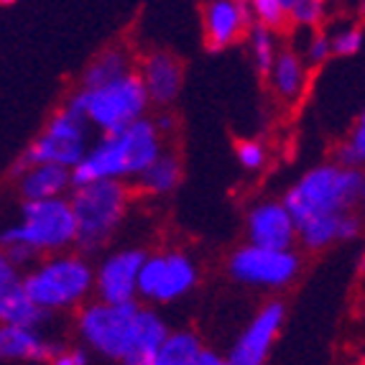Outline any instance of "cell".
Wrapping results in <instances>:
<instances>
[{"label": "cell", "mask_w": 365, "mask_h": 365, "mask_svg": "<svg viewBox=\"0 0 365 365\" xmlns=\"http://www.w3.org/2000/svg\"><path fill=\"white\" fill-rule=\"evenodd\" d=\"M164 153L161 148V130L148 118L128 125L120 133H108L87 151L82 164L72 169L74 187L105 179H138L148 166Z\"/></svg>", "instance_id": "cell-1"}, {"label": "cell", "mask_w": 365, "mask_h": 365, "mask_svg": "<svg viewBox=\"0 0 365 365\" xmlns=\"http://www.w3.org/2000/svg\"><path fill=\"white\" fill-rule=\"evenodd\" d=\"M365 187V171L358 166L324 164L307 171L287 195L284 205L294 215L297 225L317 215H342L360 205Z\"/></svg>", "instance_id": "cell-2"}, {"label": "cell", "mask_w": 365, "mask_h": 365, "mask_svg": "<svg viewBox=\"0 0 365 365\" xmlns=\"http://www.w3.org/2000/svg\"><path fill=\"white\" fill-rule=\"evenodd\" d=\"M67 105L82 113L90 120L92 128H98L103 135H108L120 133L128 125L138 123L140 118H146L151 98H148L140 72H130L103 87H92V90L79 87Z\"/></svg>", "instance_id": "cell-3"}, {"label": "cell", "mask_w": 365, "mask_h": 365, "mask_svg": "<svg viewBox=\"0 0 365 365\" xmlns=\"http://www.w3.org/2000/svg\"><path fill=\"white\" fill-rule=\"evenodd\" d=\"M79 227L69 197L26 200L21 205V222L3 230V245L24 243L38 253H61L77 243Z\"/></svg>", "instance_id": "cell-4"}, {"label": "cell", "mask_w": 365, "mask_h": 365, "mask_svg": "<svg viewBox=\"0 0 365 365\" xmlns=\"http://www.w3.org/2000/svg\"><path fill=\"white\" fill-rule=\"evenodd\" d=\"M72 207L77 215V248L95 253L108 243L128 207V187L115 179L72 187Z\"/></svg>", "instance_id": "cell-5"}, {"label": "cell", "mask_w": 365, "mask_h": 365, "mask_svg": "<svg viewBox=\"0 0 365 365\" xmlns=\"http://www.w3.org/2000/svg\"><path fill=\"white\" fill-rule=\"evenodd\" d=\"M24 289L46 312L72 309L95 289V274L82 256L56 253L24 276Z\"/></svg>", "instance_id": "cell-6"}, {"label": "cell", "mask_w": 365, "mask_h": 365, "mask_svg": "<svg viewBox=\"0 0 365 365\" xmlns=\"http://www.w3.org/2000/svg\"><path fill=\"white\" fill-rule=\"evenodd\" d=\"M87 138H90V120L82 113L64 105L49 118L43 133L13 164V177L19 179L24 171L36 164H56L74 169L87 156Z\"/></svg>", "instance_id": "cell-7"}, {"label": "cell", "mask_w": 365, "mask_h": 365, "mask_svg": "<svg viewBox=\"0 0 365 365\" xmlns=\"http://www.w3.org/2000/svg\"><path fill=\"white\" fill-rule=\"evenodd\" d=\"M138 302L128 304H110V302H92L82 307L77 314V332L87 347L108 360L120 363L133 350L138 337Z\"/></svg>", "instance_id": "cell-8"}, {"label": "cell", "mask_w": 365, "mask_h": 365, "mask_svg": "<svg viewBox=\"0 0 365 365\" xmlns=\"http://www.w3.org/2000/svg\"><path fill=\"white\" fill-rule=\"evenodd\" d=\"M299 256L294 250H274L261 245H243L232 250L227 271L237 284L258 289H284L289 287L299 274Z\"/></svg>", "instance_id": "cell-9"}, {"label": "cell", "mask_w": 365, "mask_h": 365, "mask_svg": "<svg viewBox=\"0 0 365 365\" xmlns=\"http://www.w3.org/2000/svg\"><path fill=\"white\" fill-rule=\"evenodd\" d=\"M197 284V266L184 253H153L140 268L138 297L153 304H169L182 299Z\"/></svg>", "instance_id": "cell-10"}, {"label": "cell", "mask_w": 365, "mask_h": 365, "mask_svg": "<svg viewBox=\"0 0 365 365\" xmlns=\"http://www.w3.org/2000/svg\"><path fill=\"white\" fill-rule=\"evenodd\" d=\"M146 253L135 248L115 250L100 263L95 274V292L100 302L110 304H128L138 297L140 268L146 263Z\"/></svg>", "instance_id": "cell-11"}, {"label": "cell", "mask_w": 365, "mask_h": 365, "mask_svg": "<svg viewBox=\"0 0 365 365\" xmlns=\"http://www.w3.org/2000/svg\"><path fill=\"white\" fill-rule=\"evenodd\" d=\"M284 317H287L284 302L263 304L261 312L248 322V327L240 332L227 360L235 365H266L268 353H271L276 335H279L281 324H284Z\"/></svg>", "instance_id": "cell-12"}, {"label": "cell", "mask_w": 365, "mask_h": 365, "mask_svg": "<svg viewBox=\"0 0 365 365\" xmlns=\"http://www.w3.org/2000/svg\"><path fill=\"white\" fill-rule=\"evenodd\" d=\"M256 24L248 0H207L202 8L205 41L212 51L227 49Z\"/></svg>", "instance_id": "cell-13"}, {"label": "cell", "mask_w": 365, "mask_h": 365, "mask_svg": "<svg viewBox=\"0 0 365 365\" xmlns=\"http://www.w3.org/2000/svg\"><path fill=\"white\" fill-rule=\"evenodd\" d=\"M248 243L274 250H294L299 237V225L284 202H261L248 212L245 220Z\"/></svg>", "instance_id": "cell-14"}, {"label": "cell", "mask_w": 365, "mask_h": 365, "mask_svg": "<svg viewBox=\"0 0 365 365\" xmlns=\"http://www.w3.org/2000/svg\"><path fill=\"white\" fill-rule=\"evenodd\" d=\"M140 77H143L151 103L158 108H169L182 92V61L171 56L169 51H151L140 61Z\"/></svg>", "instance_id": "cell-15"}, {"label": "cell", "mask_w": 365, "mask_h": 365, "mask_svg": "<svg viewBox=\"0 0 365 365\" xmlns=\"http://www.w3.org/2000/svg\"><path fill=\"white\" fill-rule=\"evenodd\" d=\"M61 350L64 347L49 342L38 329L13 327V324L0 327V355L6 360H46L51 363Z\"/></svg>", "instance_id": "cell-16"}, {"label": "cell", "mask_w": 365, "mask_h": 365, "mask_svg": "<svg viewBox=\"0 0 365 365\" xmlns=\"http://www.w3.org/2000/svg\"><path fill=\"white\" fill-rule=\"evenodd\" d=\"M19 195L21 200H54V197H64L69 187H74L72 169L56 164H36L29 171H24L19 179Z\"/></svg>", "instance_id": "cell-17"}, {"label": "cell", "mask_w": 365, "mask_h": 365, "mask_svg": "<svg viewBox=\"0 0 365 365\" xmlns=\"http://www.w3.org/2000/svg\"><path fill=\"white\" fill-rule=\"evenodd\" d=\"M169 327H166L164 317L158 314L156 309H148V307H140L138 314V337H135V345L125 358L120 360V365H153L158 350L169 337Z\"/></svg>", "instance_id": "cell-18"}, {"label": "cell", "mask_w": 365, "mask_h": 365, "mask_svg": "<svg viewBox=\"0 0 365 365\" xmlns=\"http://www.w3.org/2000/svg\"><path fill=\"white\" fill-rule=\"evenodd\" d=\"M49 317H51V312L38 307L36 302L26 294L24 281H21L19 287L0 292V322L3 324L38 329L49 322Z\"/></svg>", "instance_id": "cell-19"}, {"label": "cell", "mask_w": 365, "mask_h": 365, "mask_svg": "<svg viewBox=\"0 0 365 365\" xmlns=\"http://www.w3.org/2000/svg\"><path fill=\"white\" fill-rule=\"evenodd\" d=\"M271 90L276 92V98L294 103L302 98V92L307 87V61L302 54H297L294 49H284L276 56V64L268 74Z\"/></svg>", "instance_id": "cell-20"}, {"label": "cell", "mask_w": 365, "mask_h": 365, "mask_svg": "<svg viewBox=\"0 0 365 365\" xmlns=\"http://www.w3.org/2000/svg\"><path fill=\"white\" fill-rule=\"evenodd\" d=\"M133 56L128 54L125 46H108L105 51H100L95 59L87 64V69L82 72L79 85L85 90L92 87H103L108 82H115V79L125 77V74L133 72Z\"/></svg>", "instance_id": "cell-21"}, {"label": "cell", "mask_w": 365, "mask_h": 365, "mask_svg": "<svg viewBox=\"0 0 365 365\" xmlns=\"http://www.w3.org/2000/svg\"><path fill=\"white\" fill-rule=\"evenodd\" d=\"M135 182H138L140 192H148V195H169L182 182V158L174 151H164Z\"/></svg>", "instance_id": "cell-22"}, {"label": "cell", "mask_w": 365, "mask_h": 365, "mask_svg": "<svg viewBox=\"0 0 365 365\" xmlns=\"http://www.w3.org/2000/svg\"><path fill=\"white\" fill-rule=\"evenodd\" d=\"M202 340L189 332V329H179L166 337V342L158 350L153 365H195L197 358L202 355Z\"/></svg>", "instance_id": "cell-23"}, {"label": "cell", "mask_w": 365, "mask_h": 365, "mask_svg": "<svg viewBox=\"0 0 365 365\" xmlns=\"http://www.w3.org/2000/svg\"><path fill=\"white\" fill-rule=\"evenodd\" d=\"M342 215H317L299 225V240L307 250H324L335 240H340Z\"/></svg>", "instance_id": "cell-24"}, {"label": "cell", "mask_w": 365, "mask_h": 365, "mask_svg": "<svg viewBox=\"0 0 365 365\" xmlns=\"http://www.w3.org/2000/svg\"><path fill=\"white\" fill-rule=\"evenodd\" d=\"M248 41H250V54H253V61H256V69L261 74H271L276 64V41H274V29H268L263 24H253L248 31Z\"/></svg>", "instance_id": "cell-25"}, {"label": "cell", "mask_w": 365, "mask_h": 365, "mask_svg": "<svg viewBox=\"0 0 365 365\" xmlns=\"http://www.w3.org/2000/svg\"><path fill=\"white\" fill-rule=\"evenodd\" d=\"M337 164L342 166H365V110L360 115L358 125L350 133L347 143H342L340 151H337Z\"/></svg>", "instance_id": "cell-26"}, {"label": "cell", "mask_w": 365, "mask_h": 365, "mask_svg": "<svg viewBox=\"0 0 365 365\" xmlns=\"http://www.w3.org/2000/svg\"><path fill=\"white\" fill-rule=\"evenodd\" d=\"M324 8L327 0H297L294 11L289 13V21L297 29H317L324 19Z\"/></svg>", "instance_id": "cell-27"}, {"label": "cell", "mask_w": 365, "mask_h": 365, "mask_svg": "<svg viewBox=\"0 0 365 365\" xmlns=\"http://www.w3.org/2000/svg\"><path fill=\"white\" fill-rule=\"evenodd\" d=\"M248 3H250V11H253L256 24H263L276 31L289 21L287 11L281 6V0H248Z\"/></svg>", "instance_id": "cell-28"}, {"label": "cell", "mask_w": 365, "mask_h": 365, "mask_svg": "<svg viewBox=\"0 0 365 365\" xmlns=\"http://www.w3.org/2000/svg\"><path fill=\"white\" fill-rule=\"evenodd\" d=\"M332 38V54L335 56H353L363 49V31L358 26H342L329 34Z\"/></svg>", "instance_id": "cell-29"}, {"label": "cell", "mask_w": 365, "mask_h": 365, "mask_svg": "<svg viewBox=\"0 0 365 365\" xmlns=\"http://www.w3.org/2000/svg\"><path fill=\"white\" fill-rule=\"evenodd\" d=\"M297 54H304V61L309 67H319L332 54V38H329V34H322V31H312L309 41H304V46Z\"/></svg>", "instance_id": "cell-30"}, {"label": "cell", "mask_w": 365, "mask_h": 365, "mask_svg": "<svg viewBox=\"0 0 365 365\" xmlns=\"http://www.w3.org/2000/svg\"><path fill=\"white\" fill-rule=\"evenodd\" d=\"M237 164L243 166L245 171H258L266 166V148L258 140H240L235 148Z\"/></svg>", "instance_id": "cell-31"}, {"label": "cell", "mask_w": 365, "mask_h": 365, "mask_svg": "<svg viewBox=\"0 0 365 365\" xmlns=\"http://www.w3.org/2000/svg\"><path fill=\"white\" fill-rule=\"evenodd\" d=\"M3 256L21 271L24 266H31V263L36 261L38 250L31 248V245H24V243H13V245H3Z\"/></svg>", "instance_id": "cell-32"}, {"label": "cell", "mask_w": 365, "mask_h": 365, "mask_svg": "<svg viewBox=\"0 0 365 365\" xmlns=\"http://www.w3.org/2000/svg\"><path fill=\"white\" fill-rule=\"evenodd\" d=\"M49 365H90V355L85 347H64Z\"/></svg>", "instance_id": "cell-33"}, {"label": "cell", "mask_w": 365, "mask_h": 365, "mask_svg": "<svg viewBox=\"0 0 365 365\" xmlns=\"http://www.w3.org/2000/svg\"><path fill=\"white\" fill-rule=\"evenodd\" d=\"M360 217L350 210V212H342L340 217V240H355L360 235Z\"/></svg>", "instance_id": "cell-34"}, {"label": "cell", "mask_w": 365, "mask_h": 365, "mask_svg": "<svg viewBox=\"0 0 365 365\" xmlns=\"http://www.w3.org/2000/svg\"><path fill=\"white\" fill-rule=\"evenodd\" d=\"M195 365H230V360H227V358H220V355L212 353V350H202V355L197 358Z\"/></svg>", "instance_id": "cell-35"}, {"label": "cell", "mask_w": 365, "mask_h": 365, "mask_svg": "<svg viewBox=\"0 0 365 365\" xmlns=\"http://www.w3.org/2000/svg\"><path fill=\"white\" fill-rule=\"evenodd\" d=\"M153 123H156V128L161 130V133H166V130L174 128V118H171L169 113H161V115H158Z\"/></svg>", "instance_id": "cell-36"}, {"label": "cell", "mask_w": 365, "mask_h": 365, "mask_svg": "<svg viewBox=\"0 0 365 365\" xmlns=\"http://www.w3.org/2000/svg\"><path fill=\"white\" fill-rule=\"evenodd\" d=\"M281 6H284V11H287V16L294 11V6H297V0H281Z\"/></svg>", "instance_id": "cell-37"}, {"label": "cell", "mask_w": 365, "mask_h": 365, "mask_svg": "<svg viewBox=\"0 0 365 365\" xmlns=\"http://www.w3.org/2000/svg\"><path fill=\"white\" fill-rule=\"evenodd\" d=\"M358 11H360V16L365 19V0H358Z\"/></svg>", "instance_id": "cell-38"}, {"label": "cell", "mask_w": 365, "mask_h": 365, "mask_svg": "<svg viewBox=\"0 0 365 365\" xmlns=\"http://www.w3.org/2000/svg\"><path fill=\"white\" fill-rule=\"evenodd\" d=\"M360 207H363V212H365V187H363V197H360Z\"/></svg>", "instance_id": "cell-39"}, {"label": "cell", "mask_w": 365, "mask_h": 365, "mask_svg": "<svg viewBox=\"0 0 365 365\" xmlns=\"http://www.w3.org/2000/svg\"><path fill=\"white\" fill-rule=\"evenodd\" d=\"M0 3H3V6H13V3H16V0H0Z\"/></svg>", "instance_id": "cell-40"}, {"label": "cell", "mask_w": 365, "mask_h": 365, "mask_svg": "<svg viewBox=\"0 0 365 365\" xmlns=\"http://www.w3.org/2000/svg\"><path fill=\"white\" fill-rule=\"evenodd\" d=\"M360 365H365V358H363V360H360Z\"/></svg>", "instance_id": "cell-41"}]
</instances>
